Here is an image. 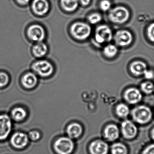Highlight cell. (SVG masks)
<instances>
[{"mask_svg":"<svg viewBox=\"0 0 154 154\" xmlns=\"http://www.w3.org/2000/svg\"><path fill=\"white\" fill-rule=\"evenodd\" d=\"M12 118L17 121L23 120L27 115L26 112L24 109L20 107L15 108L11 112Z\"/></svg>","mask_w":154,"mask_h":154,"instance_id":"cell-21","label":"cell"},{"mask_svg":"<svg viewBox=\"0 0 154 154\" xmlns=\"http://www.w3.org/2000/svg\"><path fill=\"white\" fill-rule=\"evenodd\" d=\"M141 88L145 93L150 94L154 91V85L150 82H145L141 84Z\"/></svg>","mask_w":154,"mask_h":154,"instance_id":"cell-26","label":"cell"},{"mask_svg":"<svg viewBox=\"0 0 154 154\" xmlns=\"http://www.w3.org/2000/svg\"><path fill=\"white\" fill-rule=\"evenodd\" d=\"M132 115L134 120L141 124L148 122L152 117L150 109L145 106H139L134 109Z\"/></svg>","mask_w":154,"mask_h":154,"instance_id":"cell-5","label":"cell"},{"mask_svg":"<svg viewBox=\"0 0 154 154\" xmlns=\"http://www.w3.org/2000/svg\"><path fill=\"white\" fill-rule=\"evenodd\" d=\"M146 65L140 61L133 62L130 66V70L132 73L136 75L143 74L147 70Z\"/></svg>","mask_w":154,"mask_h":154,"instance_id":"cell-16","label":"cell"},{"mask_svg":"<svg viewBox=\"0 0 154 154\" xmlns=\"http://www.w3.org/2000/svg\"><path fill=\"white\" fill-rule=\"evenodd\" d=\"M143 154H154V144L147 147L143 152Z\"/></svg>","mask_w":154,"mask_h":154,"instance_id":"cell-31","label":"cell"},{"mask_svg":"<svg viewBox=\"0 0 154 154\" xmlns=\"http://www.w3.org/2000/svg\"><path fill=\"white\" fill-rule=\"evenodd\" d=\"M10 77L7 73L0 72V87L6 86L9 82Z\"/></svg>","mask_w":154,"mask_h":154,"instance_id":"cell-25","label":"cell"},{"mask_svg":"<svg viewBox=\"0 0 154 154\" xmlns=\"http://www.w3.org/2000/svg\"><path fill=\"white\" fill-rule=\"evenodd\" d=\"M129 110L127 105L124 104H120L117 106L116 112L119 117L124 118L127 117L129 113Z\"/></svg>","mask_w":154,"mask_h":154,"instance_id":"cell-24","label":"cell"},{"mask_svg":"<svg viewBox=\"0 0 154 154\" xmlns=\"http://www.w3.org/2000/svg\"><path fill=\"white\" fill-rule=\"evenodd\" d=\"M29 137L32 140H36L40 138V135L38 131H32L29 132Z\"/></svg>","mask_w":154,"mask_h":154,"instance_id":"cell-30","label":"cell"},{"mask_svg":"<svg viewBox=\"0 0 154 154\" xmlns=\"http://www.w3.org/2000/svg\"><path fill=\"white\" fill-rule=\"evenodd\" d=\"M112 154H127V148L123 144L116 143L112 147Z\"/></svg>","mask_w":154,"mask_h":154,"instance_id":"cell-23","label":"cell"},{"mask_svg":"<svg viewBox=\"0 0 154 154\" xmlns=\"http://www.w3.org/2000/svg\"><path fill=\"white\" fill-rule=\"evenodd\" d=\"M32 68L36 73L43 77L50 76L54 71L53 65L46 60H39L35 62L32 66Z\"/></svg>","mask_w":154,"mask_h":154,"instance_id":"cell-2","label":"cell"},{"mask_svg":"<svg viewBox=\"0 0 154 154\" xmlns=\"http://www.w3.org/2000/svg\"><path fill=\"white\" fill-rule=\"evenodd\" d=\"M82 128L80 124L73 123L67 127V133L72 138H76L82 134Z\"/></svg>","mask_w":154,"mask_h":154,"instance_id":"cell-17","label":"cell"},{"mask_svg":"<svg viewBox=\"0 0 154 154\" xmlns=\"http://www.w3.org/2000/svg\"><path fill=\"white\" fill-rule=\"evenodd\" d=\"M33 11L38 16H43L49 10V4L47 0H34L32 3Z\"/></svg>","mask_w":154,"mask_h":154,"instance_id":"cell-10","label":"cell"},{"mask_svg":"<svg viewBox=\"0 0 154 154\" xmlns=\"http://www.w3.org/2000/svg\"><path fill=\"white\" fill-rule=\"evenodd\" d=\"M147 36L150 41L154 42V23L149 26L147 29Z\"/></svg>","mask_w":154,"mask_h":154,"instance_id":"cell-29","label":"cell"},{"mask_svg":"<svg viewBox=\"0 0 154 154\" xmlns=\"http://www.w3.org/2000/svg\"><path fill=\"white\" fill-rule=\"evenodd\" d=\"M104 135L105 137L109 140H115L119 137V129L115 125H109L104 130Z\"/></svg>","mask_w":154,"mask_h":154,"instance_id":"cell-18","label":"cell"},{"mask_svg":"<svg viewBox=\"0 0 154 154\" xmlns=\"http://www.w3.org/2000/svg\"><path fill=\"white\" fill-rule=\"evenodd\" d=\"M80 3L84 6H88L91 2V0H79Z\"/></svg>","mask_w":154,"mask_h":154,"instance_id":"cell-34","label":"cell"},{"mask_svg":"<svg viewBox=\"0 0 154 154\" xmlns=\"http://www.w3.org/2000/svg\"><path fill=\"white\" fill-rule=\"evenodd\" d=\"M111 6V4L109 0H103L100 3V8L103 11L109 10Z\"/></svg>","mask_w":154,"mask_h":154,"instance_id":"cell-28","label":"cell"},{"mask_svg":"<svg viewBox=\"0 0 154 154\" xmlns=\"http://www.w3.org/2000/svg\"><path fill=\"white\" fill-rule=\"evenodd\" d=\"M108 150V145L102 140H95L90 145V150L91 154H106Z\"/></svg>","mask_w":154,"mask_h":154,"instance_id":"cell-13","label":"cell"},{"mask_svg":"<svg viewBox=\"0 0 154 154\" xmlns=\"http://www.w3.org/2000/svg\"><path fill=\"white\" fill-rule=\"evenodd\" d=\"M16 1L20 5H22V6L27 5L30 1V0H16Z\"/></svg>","mask_w":154,"mask_h":154,"instance_id":"cell-33","label":"cell"},{"mask_svg":"<svg viewBox=\"0 0 154 154\" xmlns=\"http://www.w3.org/2000/svg\"><path fill=\"white\" fill-rule=\"evenodd\" d=\"M88 20L92 24H96L101 21V17L98 13H93L89 16Z\"/></svg>","mask_w":154,"mask_h":154,"instance_id":"cell-27","label":"cell"},{"mask_svg":"<svg viewBox=\"0 0 154 154\" xmlns=\"http://www.w3.org/2000/svg\"><path fill=\"white\" fill-rule=\"evenodd\" d=\"M54 149L59 154H70L74 147L72 140L66 137H63L57 140L55 143Z\"/></svg>","mask_w":154,"mask_h":154,"instance_id":"cell-4","label":"cell"},{"mask_svg":"<svg viewBox=\"0 0 154 154\" xmlns=\"http://www.w3.org/2000/svg\"><path fill=\"white\" fill-rule=\"evenodd\" d=\"M70 32L75 39L85 40L88 38L91 32V29L88 24L84 22L74 23L70 28Z\"/></svg>","mask_w":154,"mask_h":154,"instance_id":"cell-1","label":"cell"},{"mask_svg":"<svg viewBox=\"0 0 154 154\" xmlns=\"http://www.w3.org/2000/svg\"><path fill=\"white\" fill-rule=\"evenodd\" d=\"M115 42L120 46H126L131 44L133 40L132 35L128 30H119L115 35Z\"/></svg>","mask_w":154,"mask_h":154,"instance_id":"cell-9","label":"cell"},{"mask_svg":"<svg viewBox=\"0 0 154 154\" xmlns=\"http://www.w3.org/2000/svg\"><path fill=\"white\" fill-rule=\"evenodd\" d=\"M12 128L10 118L6 114L0 115V140H4L8 137Z\"/></svg>","mask_w":154,"mask_h":154,"instance_id":"cell-8","label":"cell"},{"mask_svg":"<svg viewBox=\"0 0 154 154\" xmlns=\"http://www.w3.org/2000/svg\"><path fill=\"white\" fill-rule=\"evenodd\" d=\"M146 78L147 79H151L154 77V74L152 71L146 70L144 73Z\"/></svg>","mask_w":154,"mask_h":154,"instance_id":"cell-32","label":"cell"},{"mask_svg":"<svg viewBox=\"0 0 154 154\" xmlns=\"http://www.w3.org/2000/svg\"><path fill=\"white\" fill-rule=\"evenodd\" d=\"M79 0H61L62 8L67 12H73L78 7Z\"/></svg>","mask_w":154,"mask_h":154,"instance_id":"cell-20","label":"cell"},{"mask_svg":"<svg viewBox=\"0 0 154 154\" xmlns=\"http://www.w3.org/2000/svg\"><path fill=\"white\" fill-rule=\"evenodd\" d=\"M112 36V32L110 28L106 25L100 26L96 29L95 40L100 44L109 42L111 40Z\"/></svg>","mask_w":154,"mask_h":154,"instance_id":"cell-7","label":"cell"},{"mask_svg":"<svg viewBox=\"0 0 154 154\" xmlns=\"http://www.w3.org/2000/svg\"><path fill=\"white\" fill-rule=\"evenodd\" d=\"M122 134L125 138L131 139L136 136L137 128L135 125L130 121H124L122 125Z\"/></svg>","mask_w":154,"mask_h":154,"instance_id":"cell-12","label":"cell"},{"mask_svg":"<svg viewBox=\"0 0 154 154\" xmlns=\"http://www.w3.org/2000/svg\"><path fill=\"white\" fill-rule=\"evenodd\" d=\"M27 33L30 40L38 43L43 41L46 36L45 31L44 28L37 24L30 26L28 29Z\"/></svg>","mask_w":154,"mask_h":154,"instance_id":"cell-6","label":"cell"},{"mask_svg":"<svg viewBox=\"0 0 154 154\" xmlns=\"http://www.w3.org/2000/svg\"><path fill=\"white\" fill-rule=\"evenodd\" d=\"M141 93L136 88H130L125 92V99L129 103L132 104L137 103L141 100Z\"/></svg>","mask_w":154,"mask_h":154,"instance_id":"cell-14","label":"cell"},{"mask_svg":"<svg viewBox=\"0 0 154 154\" xmlns=\"http://www.w3.org/2000/svg\"><path fill=\"white\" fill-rule=\"evenodd\" d=\"M128 10L123 7H118L112 10L109 14V18L112 22L116 24H123L129 18Z\"/></svg>","mask_w":154,"mask_h":154,"instance_id":"cell-3","label":"cell"},{"mask_svg":"<svg viewBox=\"0 0 154 154\" xmlns=\"http://www.w3.org/2000/svg\"><path fill=\"white\" fill-rule=\"evenodd\" d=\"M22 84L25 88L32 89L36 85L38 78L35 74L28 72L25 74L21 79Z\"/></svg>","mask_w":154,"mask_h":154,"instance_id":"cell-15","label":"cell"},{"mask_svg":"<svg viewBox=\"0 0 154 154\" xmlns=\"http://www.w3.org/2000/svg\"><path fill=\"white\" fill-rule=\"evenodd\" d=\"M48 50V48L45 44L39 42L33 47L32 52L36 57H42L46 54Z\"/></svg>","mask_w":154,"mask_h":154,"instance_id":"cell-19","label":"cell"},{"mask_svg":"<svg viewBox=\"0 0 154 154\" xmlns=\"http://www.w3.org/2000/svg\"><path fill=\"white\" fill-rule=\"evenodd\" d=\"M11 141L12 145L15 147L22 148L27 145L28 137L25 133L17 132L12 136Z\"/></svg>","mask_w":154,"mask_h":154,"instance_id":"cell-11","label":"cell"},{"mask_svg":"<svg viewBox=\"0 0 154 154\" xmlns=\"http://www.w3.org/2000/svg\"><path fill=\"white\" fill-rule=\"evenodd\" d=\"M118 53V48L114 45H109L106 46L103 49V54L107 57H113Z\"/></svg>","mask_w":154,"mask_h":154,"instance_id":"cell-22","label":"cell"},{"mask_svg":"<svg viewBox=\"0 0 154 154\" xmlns=\"http://www.w3.org/2000/svg\"><path fill=\"white\" fill-rule=\"evenodd\" d=\"M152 137H153V139H154V129L153 130V131H152Z\"/></svg>","mask_w":154,"mask_h":154,"instance_id":"cell-35","label":"cell"}]
</instances>
